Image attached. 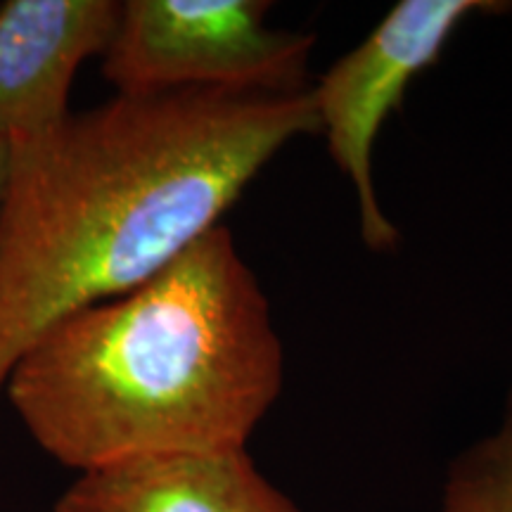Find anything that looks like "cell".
<instances>
[{
	"instance_id": "3",
	"label": "cell",
	"mask_w": 512,
	"mask_h": 512,
	"mask_svg": "<svg viewBox=\"0 0 512 512\" xmlns=\"http://www.w3.org/2000/svg\"><path fill=\"white\" fill-rule=\"evenodd\" d=\"M266 0H126L102 74L117 95L309 91L316 38L268 24Z\"/></svg>"
},
{
	"instance_id": "8",
	"label": "cell",
	"mask_w": 512,
	"mask_h": 512,
	"mask_svg": "<svg viewBox=\"0 0 512 512\" xmlns=\"http://www.w3.org/2000/svg\"><path fill=\"white\" fill-rule=\"evenodd\" d=\"M12 159H15V152H12V145L0 136V221H3L5 204H8L10 195V183H12Z\"/></svg>"
},
{
	"instance_id": "6",
	"label": "cell",
	"mask_w": 512,
	"mask_h": 512,
	"mask_svg": "<svg viewBox=\"0 0 512 512\" xmlns=\"http://www.w3.org/2000/svg\"><path fill=\"white\" fill-rule=\"evenodd\" d=\"M55 512H302L247 448L128 460L83 472Z\"/></svg>"
},
{
	"instance_id": "1",
	"label": "cell",
	"mask_w": 512,
	"mask_h": 512,
	"mask_svg": "<svg viewBox=\"0 0 512 512\" xmlns=\"http://www.w3.org/2000/svg\"><path fill=\"white\" fill-rule=\"evenodd\" d=\"M311 93L114 95L15 145L0 221V392L53 325L143 285L221 226L294 140Z\"/></svg>"
},
{
	"instance_id": "7",
	"label": "cell",
	"mask_w": 512,
	"mask_h": 512,
	"mask_svg": "<svg viewBox=\"0 0 512 512\" xmlns=\"http://www.w3.org/2000/svg\"><path fill=\"white\" fill-rule=\"evenodd\" d=\"M441 512H512V384L496 430L448 465Z\"/></svg>"
},
{
	"instance_id": "2",
	"label": "cell",
	"mask_w": 512,
	"mask_h": 512,
	"mask_svg": "<svg viewBox=\"0 0 512 512\" xmlns=\"http://www.w3.org/2000/svg\"><path fill=\"white\" fill-rule=\"evenodd\" d=\"M285 384L271 304L226 223L53 325L3 392L69 470L247 448Z\"/></svg>"
},
{
	"instance_id": "4",
	"label": "cell",
	"mask_w": 512,
	"mask_h": 512,
	"mask_svg": "<svg viewBox=\"0 0 512 512\" xmlns=\"http://www.w3.org/2000/svg\"><path fill=\"white\" fill-rule=\"evenodd\" d=\"M510 10L505 0H399L309 88L318 133L356 192L361 238L373 252H389L399 242L373 178V150L384 124L465 22Z\"/></svg>"
},
{
	"instance_id": "5",
	"label": "cell",
	"mask_w": 512,
	"mask_h": 512,
	"mask_svg": "<svg viewBox=\"0 0 512 512\" xmlns=\"http://www.w3.org/2000/svg\"><path fill=\"white\" fill-rule=\"evenodd\" d=\"M119 19L114 0H8L0 5V136L24 145L72 117V83L105 53Z\"/></svg>"
}]
</instances>
